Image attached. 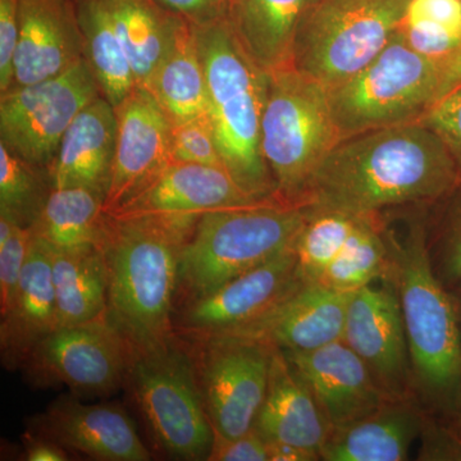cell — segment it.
Returning <instances> with one entry per match:
<instances>
[{
	"instance_id": "603a6c76",
	"label": "cell",
	"mask_w": 461,
	"mask_h": 461,
	"mask_svg": "<svg viewBox=\"0 0 461 461\" xmlns=\"http://www.w3.org/2000/svg\"><path fill=\"white\" fill-rule=\"evenodd\" d=\"M50 248L32 236L16 296L0 324L3 366H23L33 348L58 329Z\"/></svg>"
},
{
	"instance_id": "44dd1931",
	"label": "cell",
	"mask_w": 461,
	"mask_h": 461,
	"mask_svg": "<svg viewBox=\"0 0 461 461\" xmlns=\"http://www.w3.org/2000/svg\"><path fill=\"white\" fill-rule=\"evenodd\" d=\"M256 429L267 442L297 446L320 456L332 430L313 390L277 348H273L268 390Z\"/></svg>"
},
{
	"instance_id": "9c48e42d",
	"label": "cell",
	"mask_w": 461,
	"mask_h": 461,
	"mask_svg": "<svg viewBox=\"0 0 461 461\" xmlns=\"http://www.w3.org/2000/svg\"><path fill=\"white\" fill-rule=\"evenodd\" d=\"M127 378L158 444L177 459L208 460L214 429L198 366L175 336L149 348H131Z\"/></svg>"
},
{
	"instance_id": "6da1fadb",
	"label": "cell",
	"mask_w": 461,
	"mask_h": 461,
	"mask_svg": "<svg viewBox=\"0 0 461 461\" xmlns=\"http://www.w3.org/2000/svg\"><path fill=\"white\" fill-rule=\"evenodd\" d=\"M460 182L450 149L417 121L341 139L314 172L302 206L379 214L435 204Z\"/></svg>"
},
{
	"instance_id": "7402d4cb",
	"label": "cell",
	"mask_w": 461,
	"mask_h": 461,
	"mask_svg": "<svg viewBox=\"0 0 461 461\" xmlns=\"http://www.w3.org/2000/svg\"><path fill=\"white\" fill-rule=\"evenodd\" d=\"M117 139L115 108L100 95L68 127L51 165L53 189L87 187L105 196Z\"/></svg>"
},
{
	"instance_id": "7a4b0ae2",
	"label": "cell",
	"mask_w": 461,
	"mask_h": 461,
	"mask_svg": "<svg viewBox=\"0 0 461 461\" xmlns=\"http://www.w3.org/2000/svg\"><path fill=\"white\" fill-rule=\"evenodd\" d=\"M432 204L384 212L388 263L384 277L402 306L412 388L424 405L456 420L461 395V324L456 302L433 271L429 250Z\"/></svg>"
},
{
	"instance_id": "7dc6e473",
	"label": "cell",
	"mask_w": 461,
	"mask_h": 461,
	"mask_svg": "<svg viewBox=\"0 0 461 461\" xmlns=\"http://www.w3.org/2000/svg\"><path fill=\"white\" fill-rule=\"evenodd\" d=\"M456 423H457V432H461V395H460V402H459V409H457V415H456Z\"/></svg>"
},
{
	"instance_id": "d6a6232c",
	"label": "cell",
	"mask_w": 461,
	"mask_h": 461,
	"mask_svg": "<svg viewBox=\"0 0 461 461\" xmlns=\"http://www.w3.org/2000/svg\"><path fill=\"white\" fill-rule=\"evenodd\" d=\"M305 220L294 244L297 269L305 281L317 282L338 258L359 223V214L303 206Z\"/></svg>"
},
{
	"instance_id": "836d02e7",
	"label": "cell",
	"mask_w": 461,
	"mask_h": 461,
	"mask_svg": "<svg viewBox=\"0 0 461 461\" xmlns=\"http://www.w3.org/2000/svg\"><path fill=\"white\" fill-rule=\"evenodd\" d=\"M51 190L48 169L30 165L0 142V214L30 229Z\"/></svg>"
},
{
	"instance_id": "cb8c5ba5",
	"label": "cell",
	"mask_w": 461,
	"mask_h": 461,
	"mask_svg": "<svg viewBox=\"0 0 461 461\" xmlns=\"http://www.w3.org/2000/svg\"><path fill=\"white\" fill-rule=\"evenodd\" d=\"M427 420L409 399L388 400L378 411L330 430L321 448L326 461H402Z\"/></svg>"
},
{
	"instance_id": "8fae6325",
	"label": "cell",
	"mask_w": 461,
	"mask_h": 461,
	"mask_svg": "<svg viewBox=\"0 0 461 461\" xmlns=\"http://www.w3.org/2000/svg\"><path fill=\"white\" fill-rule=\"evenodd\" d=\"M131 346L103 320L59 327L42 339L25 363L35 384H62L84 396H105L127 379Z\"/></svg>"
},
{
	"instance_id": "b9f144b4",
	"label": "cell",
	"mask_w": 461,
	"mask_h": 461,
	"mask_svg": "<svg viewBox=\"0 0 461 461\" xmlns=\"http://www.w3.org/2000/svg\"><path fill=\"white\" fill-rule=\"evenodd\" d=\"M26 459L29 461L68 460L65 447L41 436L27 437Z\"/></svg>"
},
{
	"instance_id": "4316f807",
	"label": "cell",
	"mask_w": 461,
	"mask_h": 461,
	"mask_svg": "<svg viewBox=\"0 0 461 461\" xmlns=\"http://www.w3.org/2000/svg\"><path fill=\"white\" fill-rule=\"evenodd\" d=\"M50 251L58 326H77L107 318L108 272L102 247Z\"/></svg>"
},
{
	"instance_id": "ffe728a7",
	"label": "cell",
	"mask_w": 461,
	"mask_h": 461,
	"mask_svg": "<svg viewBox=\"0 0 461 461\" xmlns=\"http://www.w3.org/2000/svg\"><path fill=\"white\" fill-rule=\"evenodd\" d=\"M83 58L84 39L74 0H20L14 86L54 77Z\"/></svg>"
},
{
	"instance_id": "277c9868",
	"label": "cell",
	"mask_w": 461,
	"mask_h": 461,
	"mask_svg": "<svg viewBox=\"0 0 461 461\" xmlns=\"http://www.w3.org/2000/svg\"><path fill=\"white\" fill-rule=\"evenodd\" d=\"M191 25L204 67L209 115L224 168L254 198L277 200L260 150L269 74L242 50L226 17Z\"/></svg>"
},
{
	"instance_id": "60d3db41",
	"label": "cell",
	"mask_w": 461,
	"mask_h": 461,
	"mask_svg": "<svg viewBox=\"0 0 461 461\" xmlns=\"http://www.w3.org/2000/svg\"><path fill=\"white\" fill-rule=\"evenodd\" d=\"M160 7L195 25L224 17L227 0H156Z\"/></svg>"
},
{
	"instance_id": "8992f818",
	"label": "cell",
	"mask_w": 461,
	"mask_h": 461,
	"mask_svg": "<svg viewBox=\"0 0 461 461\" xmlns=\"http://www.w3.org/2000/svg\"><path fill=\"white\" fill-rule=\"evenodd\" d=\"M339 140L327 87L293 67L269 74L260 150L276 199L302 206L314 172Z\"/></svg>"
},
{
	"instance_id": "7c38bea8",
	"label": "cell",
	"mask_w": 461,
	"mask_h": 461,
	"mask_svg": "<svg viewBox=\"0 0 461 461\" xmlns=\"http://www.w3.org/2000/svg\"><path fill=\"white\" fill-rule=\"evenodd\" d=\"M200 388L215 433L235 438L256 427L268 390L273 346L220 335L202 339Z\"/></svg>"
},
{
	"instance_id": "e575fe53",
	"label": "cell",
	"mask_w": 461,
	"mask_h": 461,
	"mask_svg": "<svg viewBox=\"0 0 461 461\" xmlns=\"http://www.w3.org/2000/svg\"><path fill=\"white\" fill-rule=\"evenodd\" d=\"M429 250L437 277L451 294L461 288V182L430 205Z\"/></svg>"
},
{
	"instance_id": "f35d334b",
	"label": "cell",
	"mask_w": 461,
	"mask_h": 461,
	"mask_svg": "<svg viewBox=\"0 0 461 461\" xmlns=\"http://www.w3.org/2000/svg\"><path fill=\"white\" fill-rule=\"evenodd\" d=\"M18 36L20 0H0V94L14 86V65Z\"/></svg>"
},
{
	"instance_id": "e0dca14e",
	"label": "cell",
	"mask_w": 461,
	"mask_h": 461,
	"mask_svg": "<svg viewBox=\"0 0 461 461\" xmlns=\"http://www.w3.org/2000/svg\"><path fill=\"white\" fill-rule=\"evenodd\" d=\"M32 427L38 436L93 459H151L131 418L112 403L86 405L75 397H59L35 417Z\"/></svg>"
},
{
	"instance_id": "c3c4849f",
	"label": "cell",
	"mask_w": 461,
	"mask_h": 461,
	"mask_svg": "<svg viewBox=\"0 0 461 461\" xmlns=\"http://www.w3.org/2000/svg\"><path fill=\"white\" fill-rule=\"evenodd\" d=\"M230 0H227V5H229Z\"/></svg>"
},
{
	"instance_id": "52a82bcc",
	"label": "cell",
	"mask_w": 461,
	"mask_h": 461,
	"mask_svg": "<svg viewBox=\"0 0 461 461\" xmlns=\"http://www.w3.org/2000/svg\"><path fill=\"white\" fill-rule=\"evenodd\" d=\"M442 86L444 65L412 50L397 32L362 71L329 89L339 138L417 122Z\"/></svg>"
},
{
	"instance_id": "d4e9b609",
	"label": "cell",
	"mask_w": 461,
	"mask_h": 461,
	"mask_svg": "<svg viewBox=\"0 0 461 461\" xmlns=\"http://www.w3.org/2000/svg\"><path fill=\"white\" fill-rule=\"evenodd\" d=\"M320 0H230L227 23L267 74L290 66L296 32Z\"/></svg>"
},
{
	"instance_id": "ee69618b",
	"label": "cell",
	"mask_w": 461,
	"mask_h": 461,
	"mask_svg": "<svg viewBox=\"0 0 461 461\" xmlns=\"http://www.w3.org/2000/svg\"><path fill=\"white\" fill-rule=\"evenodd\" d=\"M461 85V51L444 66V86L442 95ZM441 95V96H442ZM439 96V98H441Z\"/></svg>"
},
{
	"instance_id": "3957f363",
	"label": "cell",
	"mask_w": 461,
	"mask_h": 461,
	"mask_svg": "<svg viewBox=\"0 0 461 461\" xmlns=\"http://www.w3.org/2000/svg\"><path fill=\"white\" fill-rule=\"evenodd\" d=\"M200 218L105 214L108 320L133 348L171 339L182 248Z\"/></svg>"
},
{
	"instance_id": "30bf717a",
	"label": "cell",
	"mask_w": 461,
	"mask_h": 461,
	"mask_svg": "<svg viewBox=\"0 0 461 461\" xmlns=\"http://www.w3.org/2000/svg\"><path fill=\"white\" fill-rule=\"evenodd\" d=\"M103 95L85 58L54 76L0 94V142L30 165L48 169L75 118Z\"/></svg>"
},
{
	"instance_id": "ba28073f",
	"label": "cell",
	"mask_w": 461,
	"mask_h": 461,
	"mask_svg": "<svg viewBox=\"0 0 461 461\" xmlns=\"http://www.w3.org/2000/svg\"><path fill=\"white\" fill-rule=\"evenodd\" d=\"M411 0H320L296 32L290 66L327 89L353 77L393 36Z\"/></svg>"
},
{
	"instance_id": "2e32d148",
	"label": "cell",
	"mask_w": 461,
	"mask_h": 461,
	"mask_svg": "<svg viewBox=\"0 0 461 461\" xmlns=\"http://www.w3.org/2000/svg\"><path fill=\"white\" fill-rule=\"evenodd\" d=\"M353 294L303 280L271 311L226 335L259 339L287 353L317 350L341 341Z\"/></svg>"
},
{
	"instance_id": "8d00e7d4",
	"label": "cell",
	"mask_w": 461,
	"mask_h": 461,
	"mask_svg": "<svg viewBox=\"0 0 461 461\" xmlns=\"http://www.w3.org/2000/svg\"><path fill=\"white\" fill-rule=\"evenodd\" d=\"M32 242V230L20 226L5 244H0V309H2V315L7 313L14 303V296H16Z\"/></svg>"
},
{
	"instance_id": "5bb4252c",
	"label": "cell",
	"mask_w": 461,
	"mask_h": 461,
	"mask_svg": "<svg viewBox=\"0 0 461 461\" xmlns=\"http://www.w3.org/2000/svg\"><path fill=\"white\" fill-rule=\"evenodd\" d=\"M117 139L104 213L112 214L138 195L171 160V121L142 87L115 107Z\"/></svg>"
},
{
	"instance_id": "74e56055",
	"label": "cell",
	"mask_w": 461,
	"mask_h": 461,
	"mask_svg": "<svg viewBox=\"0 0 461 461\" xmlns=\"http://www.w3.org/2000/svg\"><path fill=\"white\" fill-rule=\"evenodd\" d=\"M420 121L445 141L461 169V85L437 99Z\"/></svg>"
},
{
	"instance_id": "484cf974",
	"label": "cell",
	"mask_w": 461,
	"mask_h": 461,
	"mask_svg": "<svg viewBox=\"0 0 461 461\" xmlns=\"http://www.w3.org/2000/svg\"><path fill=\"white\" fill-rule=\"evenodd\" d=\"M171 121L209 113L208 87L194 27L182 20L147 89Z\"/></svg>"
},
{
	"instance_id": "9a60e30c",
	"label": "cell",
	"mask_w": 461,
	"mask_h": 461,
	"mask_svg": "<svg viewBox=\"0 0 461 461\" xmlns=\"http://www.w3.org/2000/svg\"><path fill=\"white\" fill-rule=\"evenodd\" d=\"M303 280L295 250L288 249L209 295L190 300L180 327L199 339L226 335L271 311Z\"/></svg>"
},
{
	"instance_id": "f1b7e54d",
	"label": "cell",
	"mask_w": 461,
	"mask_h": 461,
	"mask_svg": "<svg viewBox=\"0 0 461 461\" xmlns=\"http://www.w3.org/2000/svg\"><path fill=\"white\" fill-rule=\"evenodd\" d=\"M84 39V58L103 96L118 107L138 87L108 0H74Z\"/></svg>"
},
{
	"instance_id": "4fadbf2b",
	"label": "cell",
	"mask_w": 461,
	"mask_h": 461,
	"mask_svg": "<svg viewBox=\"0 0 461 461\" xmlns=\"http://www.w3.org/2000/svg\"><path fill=\"white\" fill-rule=\"evenodd\" d=\"M342 341L388 399H408L412 378L405 324L399 296L384 276L351 295Z\"/></svg>"
},
{
	"instance_id": "83f0119b",
	"label": "cell",
	"mask_w": 461,
	"mask_h": 461,
	"mask_svg": "<svg viewBox=\"0 0 461 461\" xmlns=\"http://www.w3.org/2000/svg\"><path fill=\"white\" fill-rule=\"evenodd\" d=\"M104 200L102 193L87 187L51 190L41 215L30 227L33 238L57 251L102 247Z\"/></svg>"
},
{
	"instance_id": "d6986e66",
	"label": "cell",
	"mask_w": 461,
	"mask_h": 461,
	"mask_svg": "<svg viewBox=\"0 0 461 461\" xmlns=\"http://www.w3.org/2000/svg\"><path fill=\"white\" fill-rule=\"evenodd\" d=\"M284 353L313 390L332 429L362 420L391 400L342 339L308 353Z\"/></svg>"
},
{
	"instance_id": "5b68a950",
	"label": "cell",
	"mask_w": 461,
	"mask_h": 461,
	"mask_svg": "<svg viewBox=\"0 0 461 461\" xmlns=\"http://www.w3.org/2000/svg\"><path fill=\"white\" fill-rule=\"evenodd\" d=\"M303 206L278 200L206 212L182 248L180 284L199 299L294 248Z\"/></svg>"
},
{
	"instance_id": "1f68e13d",
	"label": "cell",
	"mask_w": 461,
	"mask_h": 461,
	"mask_svg": "<svg viewBox=\"0 0 461 461\" xmlns=\"http://www.w3.org/2000/svg\"><path fill=\"white\" fill-rule=\"evenodd\" d=\"M397 32L412 50L445 66L461 51V0H411Z\"/></svg>"
},
{
	"instance_id": "f6af8a7d",
	"label": "cell",
	"mask_w": 461,
	"mask_h": 461,
	"mask_svg": "<svg viewBox=\"0 0 461 461\" xmlns=\"http://www.w3.org/2000/svg\"><path fill=\"white\" fill-rule=\"evenodd\" d=\"M455 302H456L457 312H459L460 324H461V288L456 293L453 294Z\"/></svg>"
},
{
	"instance_id": "f546056e",
	"label": "cell",
	"mask_w": 461,
	"mask_h": 461,
	"mask_svg": "<svg viewBox=\"0 0 461 461\" xmlns=\"http://www.w3.org/2000/svg\"><path fill=\"white\" fill-rule=\"evenodd\" d=\"M138 87L147 89L184 18L156 0H108Z\"/></svg>"
},
{
	"instance_id": "bcb514c9",
	"label": "cell",
	"mask_w": 461,
	"mask_h": 461,
	"mask_svg": "<svg viewBox=\"0 0 461 461\" xmlns=\"http://www.w3.org/2000/svg\"><path fill=\"white\" fill-rule=\"evenodd\" d=\"M455 441H456L457 455L461 460V432L455 433Z\"/></svg>"
},
{
	"instance_id": "7bdbcfd3",
	"label": "cell",
	"mask_w": 461,
	"mask_h": 461,
	"mask_svg": "<svg viewBox=\"0 0 461 461\" xmlns=\"http://www.w3.org/2000/svg\"><path fill=\"white\" fill-rule=\"evenodd\" d=\"M269 461H313L321 456L313 451L284 442H267Z\"/></svg>"
},
{
	"instance_id": "4dcf8cb0",
	"label": "cell",
	"mask_w": 461,
	"mask_h": 461,
	"mask_svg": "<svg viewBox=\"0 0 461 461\" xmlns=\"http://www.w3.org/2000/svg\"><path fill=\"white\" fill-rule=\"evenodd\" d=\"M387 263L381 215H362L344 249L317 282L339 293L353 294L384 277Z\"/></svg>"
},
{
	"instance_id": "ab89813d",
	"label": "cell",
	"mask_w": 461,
	"mask_h": 461,
	"mask_svg": "<svg viewBox=\"0 0 461 461\" xmlns=\"http://www.w3.org/2000/svg\"><path fill=\"white\" fill-rule=\"evenodd\" d=\"M209 461H269L268 446L256 427L245 435L227 438L214 432Z\"/></svg>"
},
{
	"instance_id": "d590c367",
	"label": "cell",
	"mask_w": 461,
	"mask_h": 461,
	"mask_svg": "<svg viewBox=\"0 0 461 461\" xmlns=\"http://www.w3.org/2000/svg\"><path fill=\"white\" fill-rule=\"evenodd\" d=\"M171 160L224 168L209 113L171 123Z\"/></svg>"
},
{
	"instance_id": "ac0fdd59",
	"label": "cell",
	"mask_w": 461,
	"mask_h": 461,
	"mask_svg": "<svg viewBox=\"0 0 461 461\" xmlns=\"http://www.w3.org/2000/svg\"><path fill=\"white\" fill-rule=\"evenodd\" d=\"M264 202L271 200L251 196L223 167L171 162L138 195L108 215L200 218L206 212Z\"/></svg>"
}]
</instances>
